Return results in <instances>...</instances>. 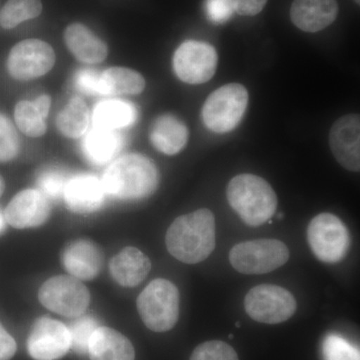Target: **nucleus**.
<instances>
[{
	"label": "nucleus",
	"mask_w": 360,
	"mask_h": 360,
	"mask_svg": "<svg viewBox=\"0 0 360 360\" xmlns=\"http://www.w3.org/2000/svg\"><path fill=\"white\" fill-rule=\"evenodd\" d=\"M172 257L187 264H200L215 248V219L207 208L181 215L172 222L165 236Z\"/></svg>",
	"instance_id": "nucleus-1"
},
{
	"label": "nucleus",
	"mask_w": 360,
	"mask_h": 360,
	"mask_svg": "<svg viewBox=\"0 0 360 360\" xmlns=\"http://www.w3.org/2000/svg\"><path fill=\"white\" fill-rule=\"evenodd\" d=\"M103 182L106 193L113 198L139 200L155 193L158 172L149 158L134 153L113 161L106 169Z\"/></svg>",
	"instance_id": "nucleus-2"
},
{
	"label": "nucleus",
	"mask_w": 360,
	"mask_h": 360,
	"mask_svg": "<svg viewBox=\"0 0 360 360\" xmlns=\"http://www.w3.org/2000/svg\"><path fill=\"white\" fill-rule=\"evenodd\" d=\"M227 200L250 226L269 221L277 207V196L269 182L255 174H239L229 181Z\"/></svg>",
	"instance_id": "nucleus-3"
},
{
	"label": "nucleus",
	"mask_w": 360,
	"mask_h": 360,
	"mask_svg": "<svg viewBox=\"0 0 360 360\" xmlns=\"http://www.w3.org/2000/svg\"><path fill=\"white\" fill-rule=\"evenodd\" d=\"M137 309L142 321L150 330H170L179 321V291L167 279H155L139 295Z\"/></svg>",
	"instance_id": "nucleus-4"
},
{
	"label": "nucleus",
	"mask_w": 360,
	"mask_h": 360,
	"mask_svg": "<svg viewBox=\"0 0 360 360\" xmlns=\"http://www.w3.org/2000/svg\"><path fill=\"white\" fill-rule=\"evenodd\" d=\"M248 89L243 84H229L219 87L206 98L202 108L203 122L217 134L236 129L248 108Z\"/></svg>",
	"instance_id": "nucleus-5"
},
{
	"label": "nucleus",
	"mask_w": 360,
	"mask_h": 360,
	"mask_svg": "<svg viewBox=\"0 0 360 360\" xmlns=\"http://www.w3.org/2000/svg\"><path fill=\"white\" fill-rule=\"evenodd\" d=\"M290 250L277 239H257L234 245L229 252L233 269L243 274H264L283 266Z\"/></svg>",
	"instance_id": "nucleus-6"
},
{
	"label": "nucleus",
	"mask_w": 360,
	"mask_h": 360,
	"mask_svg": "<svg viewBox=\"0 0 360 360\" xmlns=\"http://www.w3.org/2000/svg\"><path fill=\"white\" fill-rule=\"evenodd\" d=\"M307 240L317 259L326 264L340 262L349 250L347 227L331 213H321L310 221Z\"/></svg>",
	"instance_id": "nucleus-7"
},
{
	"label": "nucleus",
	"mask_w": 360,
	"mask_h": 360,
	"mask_svg": "<svg viewBox=\"0 0 360 360\" xmlns=\"http://www.w3.org/2000/svg\"><path fill=\"white\" fill-rule=\"evenodd\" d=\"M246 314L260 323L278 324L288 321L297 309L295 296L281 286L260 284L245 296Z\"/></svg>",
	"instance_id": "nucleus-8"
},
{
	"label": "nucleus",
	"mask_w": 360,
	"mask_h": 360,
	"mask_svg": "<svg viewBox=\"0 0 360 360\" xmlns=\"http://www.w3.org/2000/svg\"><path fill=\"white\" fill-rule=\"evenodd\" d=\"M39 298L47 309L75 319L84 314L90 303L89 291L79 279L71 276H54L45 281Z\"/></svg>",
	"instance_id": "nucleus-9"
},
{
	"label": "nucleus",
	"mask_w": 360,
	"mask_h": 360,
	"mask_svg": "<svg viewBox=\"0 0 360 360\" xmlns=\"http://www.w3.org/2000/svg\"><path fill=\"white\" fill-rule=\"evenodd\" d=\"M219 65V56L212 45L189 40L180 45L174 56L175 73L181 82L202 84L210 82Z\"/></svg>",
	"instance_id": "nucleus-10"
},
{
	"label": "nucleus",
	"mask_w": 360,
	"mask_h": 360,
	"mask_svg": "<svg viewBox=\"0 0 360 360\" xmlns=\"http://www.w3.org/2000/svg\"><path fill=\"white\" fill-rule=\"evenodd\" d=\"M56 63L53 49L39 39H26L14 45L7 59L9 75L18 80H30L46 75Z\"/></svg>",
	"instance_id": "nucleus-11"
},
{
	"label": "nucleus",
	"mask_w": 360,
	"mask_h": 360,
	"mask_svg": "<svg viewBox=\"0 0 360 360\" xmlns=\"http://www.w3.org/2000/svg\"><path fill=\"white\" fill-rule=\"evenodd\" d=\"M70 335L65 324L56 319L41 317L32 326L27 349L35 360H56L68 354Z\"/></svg>",
	"instance_id": "nucleus-12"
},
{
	"label": "nucleus",
	"mask_w": 360,
	"mask_h": 360,
	"mask_svg": "<svg viewBox=\"0 0 360 360\" xmlns=\"http://www.w3.org/2000/svg\"><path fill=\"white\" fill-rule=\"evenodd\" d=\"M329 146L341 167L352 172L360 170V116L338 118L329 131Z\"/></svg>",
	"instance_id": "nucleus-13"
},
{
	"label": "nucleus",
	"mask_w": 360,
	"mask_h": 360,
	"mask_svg": "<svg viewBox=\"0 0 360 360\" xmlns=\"http://www.w3.org/2000/svg\"><path fill=\"white\" fill-rule=\"evenodd\" d=\"M51 214L49 198L37 189L16 194L7 205L4 217L14 229H25L44 224Z\"/></svg>",
	"instance_id": "nucleus-14"
},
{
	"label": "nucleus",
	"mask_w": 360,
	"mask_h": 360,
	"mask_svg": "<svg viewBox=\"0 0 360 360\" xmlns=\"http://www.w3.org/2000/svg\"><path fill=\"white\" fill-rule=\"evenodd\" d=\"M106 195L103 180L90 174L68 179L63 193L68 207L78 214L97 212L103 205Z\"/></svg>",
	"instance_id": "nucleus-15"
},
{
	"label": "nucleus",
	"mask_w": 360,
	"mask_h": 360,
	"mask_svg": "<svg viewBox=\"0 0 360 360\" xmlns=\"http://www.w3.org/2000/svg\"><path fill=\"white\" fill-rule=\"evenodd\" d=\"M338 0H295L290 18L296 27L305 32H319L338 18Z\"/></svg>",
	"instance_id": "nucleus-16"
},
{
	"label": "nucleus",
	"mask_w": 360,
	"mask_h": 360,
	"mask_svg": "<svg viewBox=\"0 0 360 360\" xmlns=\"http://www.w3.org/2000/svg\"><path fill=\"white\" fill-rule=\"evenodd\" d=\"M63 262L71 276L79 281H90L98 276L103 265V257L94 243L77 240L66 248Z\"/></svg>",
	"instance_id": "nucleus-17"
},
{
	"label": "nucleus",
	"mask_w": 360,
	"mask_h": 360,
	"mask_svg": "<svg viewBox=\"0 0 360 360\" xmlns=\"http://www.w3.org/2000/svg\"><path fill=\"white\" fill-rule=\"evenodd\" d=\"M151 269L149 258L135 248H127L111 259L110 270L113 279L123 288L141 284Z\"/></svg>",
	"instance_id": "nucleus-18"
},
{
	"label": "nucleus",
	"mask_w": 360,
	"mask_h": 360,
	"mask_svg": "<svg viewBox=\"0 0 360 360\" xmlns=\"http://www.w3.org/2000/svg\"><path fill=\"white\" fill-rule=\"evenodd\" d=\"M91 360H134V345L129 338L110 328H97L89 347Z\"/></svg>",
	"instance_id": "nucleus-19"
},
{
	"label": "nucleus",
	"mask_w": 360,
	"mask_h": 360,
	"mask_svg": "<svg viewBox=\"0 0 360 360\" xmlns=\"http://www.w3.org/2000/svg\"><path fill=\"white\" fill-rule=\"evenodd\" d=\"M65 41L71 53L84 63H99L108 56V46L82 23H72L66 28Z\"/></svg>",
	"instance_id": "nucleus-20"
},
{
	"label": "nucleus",
	"mask_w": 360,
	"mask_h": 360,
	"mask_svg": "<svg viewBox=\"0 0 360 360\" xmlns=\"http://www.w3.org/2000/svg\"><path fill=\"white\" fill-rule=\"evenodd\" d=\"M188 136L186 125L179 118L170 115L158 117L150 132L153 146L167 155L180 153L186 146Z\"/></svg>",
	"instance_id": "nucleus-21"
},
{
	"label": "nucleus",
	"mask_w": 360,
	"mask_h": 360,
	"mask_svg": "<svg viewBox=\"0 0 360 360\" xmlns=\"http://www.w3.org/2000/svg\"><path fill=\"white\" fill-rule=\"evenodd\" d=\"M122 148V137L115 130L94 127L85 135L82 151L85 158L96 165L110 163Z\"/></svg>",
	"instance_id": "nucleus-22"
},
{
	"label": "nucleus",
	"mask_w": 360,
	"mask_h": 360,
	"mask_svg": "<svg viewBox=\"0 0 360 360\" xmlns=\"http://www.w3.org/2000/svg\"><path fill=\"white\" fill-rule=\"evenodd\" d=\"M146 89L141 73L125 68H111L101 75V96H136Z\"/></svg>",
	"instance_id": "nucleus-23"
},
{
	"label": "nucleus",
	"mask_w": 360,
	"mask_h": 360,
	"mask_svg": "<svg viewBox=\"0 0 360 360\" xmlns=\"http://www.w3.org/2000/svg\"><path fill=\"white\" fill-rule=\"evenodd\" d=\"M136 115V110L132 104L120 99H108L97 104L92 120L94 127L116 131L131 125Z\"/></svg>",
	"instance_id": "nucleus-24"
},
{
	"label": "nucleus",
	"mask_w": 360,
	"mask_h": 360,
	"mask_svg": "<svg viewBox=\"0 0 360 360\" xmlns=\"http://www.w3.org/2000/svg\"><path fill=\"white\" fill-rule=\"evenodd\" d=\"M59 131L70 139H78L86 132L89 124V111L79 97H73L60 111L56 120Z\"/></svg>",
	"instance_id": "nucleus-25"
},
{
	"label": "nucleus",
	"mask_w": 360,
	"mask_h": 360,
	"mask_svg": "<svg viewBox=\"0 0 360 360\" xmlns=\"http://www.w3.org/2000/svg\"><path fill=\"white\" fill-rule=\"evenodd\" d=\"M41 11V0H7L0 13V25L13 30L23 21L37 18Z\"/></svg>",
	"instance_id": "nucleus-26"
},
{
	"label": "nucleus",
	"mask_w": 360,
	"mask_h": 360,
	"mask_svg": "<svg viewBox=\"0 0 360 360\" xmlns=\"http://www.w3.org/2000/svg\"><path fill=\"white\" fill-rule=\"evenodd\" d=\"M14 117L18 129L28 136H42L46 131L45 118L32 101H22L16 104Z\"/></svg>",
	"instance_id": "nucleus-27"
},
{
	"label": "nucleus",
	"mask_w": 360,
	"mask_h": 360,
	"mask_svg": "<svg viewBox=\"0 0 360 360\" xmlns=\"http://www.w3.org/2000/svg\"><path fill=\"white\" fill-rule=\"evenodd\" d=\"M75 319L68 328L70 335V348L79 354H89L90 340L98 326L96 319L90 316L80 315Z\"/></svg>",
	"instance_id": "nucleus-28"
},
{
	"label": "nucleus",
	"mask_w": 360,
	"mask_h": 360,
	"mask_svg": "<svg viewBox=\"0 0 360 360\" xmlns=\"http://www.w3.org/2000/svg\"><path fill=\"white\" fill-rule=\"evenodd\" d=\"M323 360H360L359 349L340 335L326 336L322 345Z\"/></svg>",
	"instance_id": "nucleus-29"
},
{
	"label": "nucleus",
	"mask_w": 360,
	"mask_h": 360,
	"mask_svg": "<svg viewBox=\"0 0 360 360\" xmlns=\"http://www.w3.org/2000/svg\"><path fill=\"white\" fill-rule=\"evenodd\" d=\"M68 179L63 170L58 168H49L40 174L37 179L39 191L47 198L58 200L65 193Z\"/></svg>",
	"instance_id": "nucleus-30"
},
{
	"label": "nucleus",
	"mask_w": 360,
	"mask_h": 360,
	"mask_svg": "<svg viewBox=\"0 0 360 360\" xmlns=\"http://www.w3.org/2000/svg\"><path fill=\"white\" fill-rule=\"evenodd\" d=\"M20 151V139L13 123L6 115H0V162L16 158Z\"/></svg>",
	"instance_id": "nucleus-31"
},
{
	"label": "nucleus",
	"mask_w": 360,
	"mask_h": 360,
	"mask_svg": "<svg viewBox=\"0 0 360 360\" xmlns=\"http://www.w3.org/2000/svg\"><path fill=\"white\" fill-rule=\"evenodd\" d=\"M191 360H239L236 350L224 342L212 340L201 343L191 354Z\"/></svg>",
	"instance_id": "nucleus-32"
},
{
	"label": "nucleus",
	"mask_w": 360,
	"mask_h": 360,
	"mask_svg": "<svg viewBox=\"0 0 360 360\" xmlns=\"http://www.w3.org/2000/svg\"><path fill=\"white\" fill-rule=\"evenodd\" d=\"M236 0H206L205 11L214 23H224L236 13Z\"/></svg>",
	"instance_id": "nucleus-33"
},
{
	"label": "nucleus",
	"mask_w": 360,
	"mask_h": 360,
	"mask_svg": "<svg viewBox=\"0 0 360 360\" xmlns=\"http://www.w3.org/2000/svg\"><path fill=\"white\" fill-rule=\"evenodd\" d=\"M75 86L78 91L87 96H101V75L92 70H78L75 77Z\"/></svg>",
	"instance_id": "nucleus-34"
},
{
	"label": "nucleus",
	"mask_w": 360,
	"mask_h": 360,
	"mask_svg": "<svg viewBox=\"0 0 360 360\" xmlns=\"http://www.w3.org/2000/svg\"><path fill=\"white\" fill-rule=\"evenodd\" d=\"M269 0H236V13L239 15L255 16L264 11Z\"/></svg>",
	"instance_id": "nucleus-35"
},
{
	"label": "nucleus",
	"mask_w": 360,
	"mask_h": 360,
	"mask_svg": "<svg viewBox=\"0 0 360 360\" xmlns=\"http://www.w3.org/2000/svg\"><path fill=\"white\" fill-rule=\"evenodd\" d=\"M15 352V340L0 323V360H11Z\"/></svg>",
	"instance_id": "nucleus-36"
},
{
	"label": "nucleus",
	"mask_w": 360,
	"mask_h": 360,
	"mask_svg": "<svg viewBox=\"0 0 360 360\" xmlns=\"http://www.w3.org/2000/svg\"><path fill=\"white\" fill-rule=\"evenodd\" d=\"M33 103H34L37 110L39 111L40 115L44 116L45 120H46L49 110H51V97L46 96V94H44V96H40L37 101H33Z\"/></svg>",
	"instance_id": "nucleus-37"
},
{
	"label": "nucleus",
	"mask_w": 360,
	"mask_h": 360,
	"mask_svg": "<svg viewBox=\"0 0 360 360\" xmlns=\"http://www.w3.org/2000/svg\"><path fill=\"white\" fill-rule=\"evenodd\" d=\"M6 217H4V213L0 210V234H1L2 232L4 231V229H6Z\"/></svg>",
	"instance_id": "nucleus-38"
},
{
	"label": "nucleus",
	"mask_w": 360,
	"mask_h": 360,
	"mask_svg": "<svg viewBox=\"0 0 360 360\" xmlns=\"http://www.w3.org/2000/svg\"><path fill=\"white\" fill-rule=\"evenodd\" d=\"M4 180H2L1 177H0V194H1L2 191H4Z\"/></svg>",
	"instance_id": "nucleus-39"
},
{
	"label": "nucleus",
	"mask_w": 360,
	"mask_h": 360,
	"mask_svg": "<svg viewBox=\"0 0 360 360\" xmlns=\"http://www.w3.org/2000/svg\"><path fill=\"white\" fill-rule=\"evenodd\" d=\"M355 2H356L357 4H360V0H354Z\"/></svg>",
	"instance_id": "nucleus-40"
},
{
	"label": "nucleus",
	"mask_w": 360,
	"mask_h": 360,
	"mask_svg": "<svg viewBox=\"0 0 360 360\" xmlns=\"http://www.w3.org/2000/svg\"><path fill=\"white\" fill-rule=\"evenodd\" d=\"M236 326H238V328H239V326H240V323H239V322H238V323H236Z\"/></svg>",
	"instance_id": "nucleus-41"
}]
</instances>
